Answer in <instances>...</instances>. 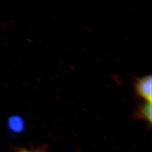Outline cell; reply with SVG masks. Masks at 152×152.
I'll use <instances>...</instances> for the list:
<instances>
[{
    "instance_id": "1",
    "label": "cell",
    "mask_w": 152,
    "mask_h": 152,
    "mask_svg": "<svg viewBox=\"0 0 152 152\" xmlns=\"http://www.w3.org/2000/svg\"><path fill=\"white\" fill-rule=\"evenodd\" d=\"M151 75L137 78L134 82V89L137 96L147 102H152Z\"/></svg>"
},
{
    "instance_id": "2",
    "label": "cell",
    "mask_w": 152,
    "mask_h": 152,
    "mask_svg": "<svg viewBox=\"0 0 152 152\" xmlns=\"http://www.w3.org/2000/svg\"><path fill=\"white\" fill-rule=\"evenodd\" d=\"M136 115L139 117L145 119L151 123L152 122V102L146 101L141 104L136 112Z\"/></svg>"
},
{
    "instance_id": "3",
    "label": "cell",
    "mask_w": 152,
    "mask_h": 152,
    "mask_svg": "<svg viewBox=\"0 0 152 152\" xmlns=\"http://www.w3.org/2000/svg\"><path fill=\"white\" fill-rule=\"evenodd\" d=\"M9 122L10 129L15 132H19L23 129V120L20 117L13 116L9 119Z\"/></svg>"
},
{
    "instance_id": "4",
    "label": "cell",
    "mask_w": 152,
    "mask_h": 152,
    "mask_svg": "<svg viewBox=\"0 0 152 152\" xmlns=\"http://www.w3.org/2000/svg\"><path fill=\"white\" fill-rule=\"evenodd\" d=\"M19 152H35L33 151H29V150H22V151H20Z\"/></svg>"
}]
</instances>
